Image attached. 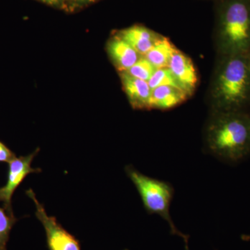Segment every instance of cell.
Wrapping results in <instances>:
<instances>
[{"label": "cell", "mask_w": 250, "mask_h": 250, "mask_svg": "<svg viewBox=\"0 0 250 250\" xmlns=\"http://www.w3.org/2000/svg\"></svg>", "instance_id": "obj_22"}, {"label": "cell", "mask_w": 250, "mask_h": 250, "mask_svg": "<svg viewBox=\"0 0 250 250\" xmlns=\"http://www.w3.org/2000/svg\"><path fill=\"white\" fill-rule=\"evenodd\" d=\"M116 34L124 39L140 55L143 57L164 36L149 28L139 24L117 31Z\"/></svg>", "instance_id": "obj_8"}, {"label": "cell", "mask_w": 250, "mask_h": 250, "mask_svg": "<svg viewBox=\"0 0 250 250\" xmlns=\"http://www.w3.org/2000/svg\"><path fill=\"white\" fill-rule=\"evenodd\" d=\"M177 48L170 40L163 36L160 41L156 42L146 56V59L156 67V69L168 67L169 62Z\"/></svg>", "instance_id": "obj_12"}, {"label": "cell", "mask_w": 250, "mask_h": 250, "mask_svg": "<svg viewBox=\"0 0 250 250\" xmlns=\"http://www.w3.org/2000/svg\"><path fill=\"white\" fill-rule=\"evenodd\" d=\"M42 2L45 4L52 5V6H61L65 4L69 0H40Z\"/></svg>", "instance_id": "obj_17"}, {"label": "cell", "mask_w": 250, "mask_h": 250, "mask_svg": "<svg viewBox=\"0 0 250 250\" xmlns=\"http://www.w3.org/2000/svg\"><path fill=\"white\" fill-rule=\"evenodd\" d=\"M122 85L129 104L134 109L149 110L152 89L147 82L129 75L126 72H120Z\"/></svg>", "instance_id": "obj_10"}, {"label": "cell", "mask_w": 250, "mask_h": 250, "mask_svg": "<svg viewBox=\"0 0 250 250\" xmlns=\"http://www.w3.org/2000/svg\"><path fill=\"white\" fill-rule=\"evenodd\" d=\"M151 89L164 85H170L179 88L177 82L168 67L156 69L147 82ZM180 89V88H179Z\"/></svg>", "instance_id": "obj_14"}, {"label": "cell", "mask_w": 250, "mask_h": 250, "mask_svg": "<svg viewBox=\"0 0 250 250\" xmlns=\"http://www.w3.org/2000/svg\"><path fill=\"white\" fill-rule=\"evenodd\" d=\"M156 70V67L146 57L142 56L132 67L125 72L131 76L148 82Z\"/></svg>", "instance_id": "obj_15"}, {"label": "cell", "mask_w": 250, "mask_h": 250, "mask_svg": "<svg viewBox=\"0 0 250 250\" xmlns=\"http://www.w3.org/2000/svg\"><path fill=\"white\" fill-rule=\"evenodd\" d=\"M17 219L14 213H10L4 207H0V250H7L10 232Z\"/></svg>", "instance_id": "obj_13"}, {"label": "cell", "mask_w": 250, "mask_h": 250, "mask_svg": "<svg viewBox=\"0 0 250 250\" xmlns=\"http://www.w3.org/2000/svg\"><path fill=\"white\" fill-rule=\"evenodd\" d=\"M99 0H73L75 4L77 5H87L91 3L96 2Z\"/></svg>", "instance_id": "obj_18"}, {"label": "cell", "mask_w": 250, "mask_h": 250, "mask_svg": "<svg viewBox=\"0 0 250 250\" xmlns=\"http://www.w3.org/2000/svg\"><path fill=\"white\" fill-rule=\"evenodd\" d=\"M211 1H215V0H211Z\"/></svg>", "instance_id": "obj_20"}, {"label": "cell", "mask_w": 250, "mask_h": 250, "mask_svg": "<svg viewBox=\"0 0 250 250\" xmlns=\"http://www.w3.org/2000/svg\"><path fill=\"white\" fill-rule=\"evenodd\" d=\"M241 239L244 241H250V234L242 235Z\"/></svg>", "instance_id": "obj_19"}, {"label": "cell", "mask_w": 250, "mask_h": 250, "mask_svg": "<svg viewBox=\"0 0 250 250\" xmlns=\"http://www.w3.org/2000/svg\"><path fill=\"white\" fill-rule=\"evenodd\" d=\"M167 67L172 72L179 88L189 97L191 96L198 83L197 70L191 59L177 49L172 54Z\"/></svg>", "instance_id": "obj_7"}, {"label": "cell", "mask_w": 250, "mask_h": 250, "mask_svg": "<svg viewBox=\"0 0 250 250\" xmlns=\"http://www.w3.org/2000/svg\"><path fill=\"white\" fill-rule=\"evenodd\" d=\"M106 51L119 73L126 71L142 57L127 42L116 34L108 41Z\"/></svg>", "instance_id": "obj_9"}, {"label": "cell", "mask_w": 250, "mask_h": 250, "mask_svg": "<svg viewBox=\"0 0 250 250\" xmlns=\"http://www.w3.org/2000/svg\"><path fill=\"white\" fill-rule=\"evenodd\" d=\"M16 157V155L11 152V149L6 147L4 143L0 142V162L9 164Z\"/></svg>", "instance_id": "obj_16"}, {"label": "cell", "mask_w": 250, "mask_h": 250, "mask_svg": "<svg viewBox=\"0 0 250 250\" xmlns=\"http://www.w3.org/2000/svg\"></svg>", "instance_id": "obj_21"}, {"label": "cell", "mask_w": 250, "mask_h": 250, "mask_svg": "<svg viewBox=\"0 0 250 250\" xmlns=\"http://www.w3.org/2000/svg\"><path fill=\"white\" fill-rule=\"evenodd\" d=\"M125 172L139 192L143 206L149 214H157L168 223L172 234L181 237L189 250V236L181 232L174 225L170 214L171 202L174 196V188L168 182L148 177L135 169L133 166L125 167Z\"/></svg>", "instance_id": "obj_4"}, {"label": "cell", "mask_w": 250, "mask_h": 250, "mask_svg": "<svg viewBox=\"0 0 250 250\" xmlns=\"http://www.w3.org/2000/svg\"><path fill=\"white\" fill-rule=\"evenodd\" d=\"M39 152V149L25 156H20L9 163V172L6 185L0 188V202L10 213H13L11 199L15 190L21 185L28 174L41 172L40 168H33L31 163Z\"/></svg>", "instance_id": "obj_6"}, {"label": "cell", "mask_w": 250, "mask_h": 250, "mask_svg": "<svg viewBox=\"0 0 250 250\" xmlns=\"http://www.w3.org/2000/svg\"><path fill=\"white\" fill-rule=\"evenodd\" d=\"M36 205V216L43 226L49 250H81L80 242L67 232L58 223L57 218L49 216L43 205L36 198L32 189L26 191Z\"/></svg>", "instance_id": "obj_5"}, {"label": "cell", "mask_w": 250, "mask_h": 250, "mask_svg": "<svg viewBox=\"0 0 250 250\" xmlns=\"http://www.w3.org/2000/svg\"><path fill=\"white\" fill-rule=\"evenodd\" d=\"M205 145L213 155L236 162L250 153V113L211 112L205 126Z\"/></svg>", "instance_id": "obj_2"}, {"label": "cell", "mask_w": 250, "mask_h": 250, "mask_svg": "<svg viewBox=\"0 0 250 250\" xmlns=\"http://www.w3.org/2000/svg\"><path fill=\"white\" fill-rule=\"evenodd\" d=\"M189 98L183 90L170 85L152 89L149 109L168 110L179 106Z\"/></svg>", "instance_id": "obj_11"}, {"label": "cell", "mask_w": 250, "mask_h": 250, "mask_svg": "<svg viewBox=\"0 0 250 250\" xmlns=\"http://www.w3.org/2000/svg\"><path fill=\"white\" fill-rule=\"evenodd\" d=\"M214 42L218 56L250 52V0H215Z\"/></svg>", "instance_id": "obj_3"}, {"label": "cell", "mask_w": 250, "mask_h": 250, "mask_svg": "<svg viewBox=\"0 0 250 250\" xmlns=\"http://www.w3.org/2000/svg\"><path fill=\"white\" fill-rule=\"evenodd\" d=\"M211 112L246 111L250 106V56H218L208 90Z\"/></svg>", "instance_id": "obj_1"}]
</instances>
